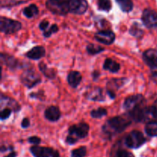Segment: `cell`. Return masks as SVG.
<instances>
[{"instance_id": "1", "label": "cell", "mask_w": 157, "mask_h": 157, "mask_svg": "<svg viewBox=\"0 0 157 157\" xmlns=\"http://www.w3.org/2000/svg\"><path fill=\"white\" fill-rule=\"evenodd\" d=\"M127 116H115L107 120V123L103 126V131L107 135H113L115 133L122 132L128 127L131 123V121Z\"/></svg>"}, {"instance_id": "2", "label": "cell", "mask_w": 157, "mask_h": 157, "mask_svg": "<svg viewBox=\"0 0 157 157\" xmlns=\"http://www.w3.org/2000/svg\"><path fill=\"white\" fill-rule=\"evenodd\" d=\"M89 132L88 124L85 123H80L73 125L68 129V135L66 138V142L68 144H74L79 139H84L87 136Z\"/></svg>"}, {"instance_id": "3", "label": "cell", "mask_w": 157, "mask_h": 157, "mask_svg": "<svg viewBox=\"0 0 157 157\" xmlns=\"http://www.w3.org/2000/svg\"><path fill=\"white\" fill-rule=\"evenodd\" d=\"M46 7L55 15H65L69 12L68 0H48Z\"/></svg>"}, {"instance_id": "4", "label": "cell", "mask_w": 157, "mask_h": 157, "mask_svg": "<svg viewBox=\"0 0 157 157\" xmlns=\"http://www.w3.org/2000/svg\"><path fill=\"white\" fill-rule=\"evenodd\" d=\"M145 136L141 132L133 130L127 135L125 139V144L127 147L131 149H138L146 143Z\"/></svg>"}, {"instance_id": "5", "label": "cell", "mask_w": 157, "mask_h": 157, "mask_svg": "<svg viewBox=\"0 0 157 157\" xmlns=\"http://www.w3.org/2000/svg\"><path fill=\"white\" fill-rule=\"evenodd\" d=\"M21 24L16 20L11 19L6 17L0 18V29L1 32L6 35H10L18 32L21 29Z\"/></svg>"}, {"instance_id": "6", "label": "cell", "mask_w": 157, "mask_h": 157, "mask_svg": "<svg viewBox=\"0 0 157 157\" xmlns=\"http://www.w3.org/2000/svg\"><path fill=\"white\" fill-rule=\"evenodd\" d=\"M21 81L24 86L31 89L41 83V79L39 75L35 72V70H33L32 69H29L25 71L21 74Z\"/></svg>"}, {"instance_id": "7", "label": "cell", "mask_w": 157, "mask_h": 157, "mask_svg": "<svg viewBox=\"0 0 157 157\" xmlns=\"http://www.w3.org/2000/svg\"><path fill=\"white\" fill-rule=\"evenodd\" d=\"M144 105H146V99L144 95L141 94H136V95H130L126 99L124 103V108L127 112H129Z\"/></svg>"}, {"instance_id": "8", "label": "cell", "mask_w": 157, "mask_h": 157, "mask_svg": "<svg viewBox=\"0 0 157 157\" xmlns=\"http://www.w3.org/2000/svg\"><path fill=\"white\" fill-rule=\"evenodd\" d=\"M30 151L35 157H60L59 152L52 148L35 146L31 147Z\"/></svg>"}, {"instance_id": "9", "label": "cell", "mask_w": 157, "mask_h": 157, "mask_svg": "<svg viewBox=\"0 0 157 157\" xmlns=\"http://www.w3.org/2000/svg\"><path fill=\"white\" fill-rule=\"evenodd\" d=\"M142 21L148 29H157V12L150 9H146L143 12Z\"/></svg>"}, {"instance_id": "10", "label": "cell", "mask_w": 157, "mask_h": 157, "mask_svg": "<svg viewBox=\"0 0 157 157\" xmlns=\"http://www.w3.org/2000/svg\"><path fill=\"white\" fill-rule=\"evenodd\" d=\"M69 12L76 15H82L88 8L87 0H68Z\"/></svg>"}, {"instance_id": "11", "label": "cell", "mask_w": 157, "mask_h": 157, "mask_svg": "<svg viewBox=\"0 0 157 157\" xmlns=\"http://www.w3.org/2000/svg\"><path fill=\"white\" fill-rule=\"evenodd\" d=\"M127 82V79L126 78H113V79L110 80L107 84V92L110 98H111L112 99H115V97H116L115 90H117L118 89H120Z\"/></svg>"}, {"instance_id": "12", "label": "cell", "mask_w": 157, "mask_h": 157, "mask_svg": "<svg viewBox=\"0 0 157 157\" xmlns=\"http://www.w3.org/2000/svg\"><path fill=\"white\" fill-rule=\"evenodd\" d=\"M94 38L99 42L104 45H110L114 42L116 36L114 32L111 30H103L96 32Z\"/></svg>"}, {"instance_id": "13", "label": "cell", "mask_w": 157, "mask_h": 157, "mask_svg": "<svg viewBox=\"0 0 157 157\" xmlns=\"http://www.w3.org/2000/svg\"><path fill=\"white\" fill-rule=\"evenodd\" d=\"M143 59L152 69H157V50L156 49H150L146 50L143 54Z\"/></svg>"}, {"instance_id": "14", "label": "cell", "mask_w": 157, "mask_h": 157, "mask_svg": "<svg viewBox=\"0 0 157 157\" xmlns=\"http://www.w3.org/2000/svg\"><path fill=\"white\" fill-rule=\"evenodd\" d=\"M61 111L57 106H52L47 108L44 112V116L51 122H56L61 118Z\"/></svg>"}, {"instance_id": "15", "label": "cell", "mask_w": 157, "mask_h": 157, "mask_svg": "<svg viewBox=\"0 0 157 157\" xmlns=\"http://www.w3.org/2000/svg\"><path fill=\"white\" fill-rule=\"evenodd\" d=\"M44 55H45V49L41 46H35L25 54L26 57L33 60L40 59L44 57Z\"/></svg>"}, {"instance_id": "16", "label": "cell", "mask_w": 157, "mask_h": 157, "mask_svg": "<svg viewBox=\"0 0 157 157\" xmlns=\"http://www.w3.org/2000/svg\"><path fill=\"white\" fill-rule=\"evenodd\" d=\"M86 97L88 99L93 100V101H104L105 99V96L103 93V89L99 87H96L90 91L86 95Z\"/></svg>"}, {"instance_id": "17", "label": "cell", "mask_w": 157, "mask_h": 157, "mask_svg": "<svg viewBox=\"0 0 157 157\" xmlns=\"http://www.w3.org/2000/svg\"><path fill=\"white\" fill-rule=\"evenodd\" d=\"M67 78L69 85L73 88H76L81 82L82 76H81V74L78 71H72V72H69Z\"/></svg>"}, {"instance_id": "18", "label": "cell", "mask_w": 157, "mask_h": 157, "mask_svg": "<svg viewBox=\"0 0 157 157\" xmlns=\"http://www.w3.org/2000/svg\"><path fill=\"white\" fill-rule=\"evenodd\" d=\"M1 59L4 64L6 65V66L9 67L10 69H15L17 68L18 66V62L15 57L9 55L8 54L2 53L1 54Z\"/></svg>"}, {"instance_id": "19", "label": "cell", "mask_w": 157, "mask_h": 157, "mask_svg": "<svg viewBox=\"0 0 157 157\" xmlns=\"http://www.w3.org/2000/svg\"><path fill=\"white\" fill-rule=\"evenodd\" d=\"M104 69L112 73H116L121 69V66L117 62L114 61L112 58H107L104 63Z\"/></svg>"}, {"instance_id": "20", "label": "cell", "mask_w": 157, "mask_h": 157, "mask_svg": "<svg viewBox=\"0 0 157 157\" xmlns=\"http://www.w3.org/2000/svg\"><path fill=\"white\" fill-rule=\"evenodd\" d=\"M38 68H39L40 71L44 74V76H46L47 78H54L56 75V72H55V70L53 69H51V68H48V66H46L45 63H44L43 62H40L38 64Z\"/></svg>"}, {"instance_id": "21", "label": "cell", "mask_w": 157, "mask_h": 157, "mask_svg": "<svg viewBox=\"0 0 157 157\" xmlns=\"http://www.w3.org/2000/svg\"><path fill=\"white\" fill-rule=\"evenodd\" d=\"M23 14L29 18H33L38 14V9L35 4H32L23 9Z\"/></svg>"}, {"instance_id": "22", "label": "cell", "mask_w": 157, "mask_h": 157, "mask_svg": "<svg viewBox=\"0 0 157 157\" xmlns=\"http://www.w3.org/2000/svg\"><path fill=\"white\" fill-rule=\"evenodd\" d=\"M116 2L120 6L121 10L124 12H130L133 8V3L132 0H116Z\"/></svg>"}, {"instance_id": "23", "label": "cell", "mask_w": 157, "mask_h": 157, "mask_svg": "<svg viewBox=\"0 0 157 157\" xmlns=\"http://www.w3.org/2000/svg\"><path fill=\"white\" fill-rule=\"evenodd\" d=\"M145 131L150 136H157V121H150L146 124Z\"/></svg>"}, {"instance_id": "24", "label": "cell", "mask_w": 157, "mask_h": 157, "mask_svg": "<svg viewBox=\"0 0 157 157\" xmlns=\"http://www.w3.org/2000/svg\"><path fill=\"white\" fill-rule=\"evenodd\" d=\"M129 32H130V35L136 37V38H140L144 35V31L137 22H134L129 29Z\"/></svg>"}, {"instance_id": "25", "label": "cell", "mask_w": 157, "mask_h": 157, "mask_svg": "<svg viewBox=\"0 0 157 157\" xmlns=\"http://www.w3.org/2000/svg\"><path fill=\"white\" fill-rule=\"evenodd\" d=\"M2 98H3L6 100V103H1V106H4V105H6V106H10L12 110L15 111V112H18V111L20 110L19 105H18V103H17V102H15V100L12 99H9L6 96H2Z\"/></svg>"}, {"instance_id": "26", "label": "cell", "mask_w": 157, "mask_h": 157, "mask_svg": "<svg viewBox=\"0 0 157 157\" xmlns=\"http://www.w3.org/2000/svg\"><path fill=\"white\" fill-rule=\"evenodd\" d=\"M87 51L90 55H97V54H99L101 52H104V49L101 47V46H98V45L90 43V44L87 45Z\"/></svg>"}, {"instance_id": "27", "label": "cell", "mask_w": 157, "mask_h": 157, "mask_svg": "<svg viewBox=\"0 0 157 157\" xmlns=\"http://www.w3.org/2000/svg\"><path fill=\"white\" fill-rule=\"evenodd\" d=\"M98 6L99 10L109 12L112 7L111 1L110 0H98Z\"/></svg>"}, {"instance_id": "28", "label": "cell", "mask_w": 157, "mask_h": 157, "mask_svg": "<svg viewBox=\"0 0 157 157\" xmlns=\"http://www.w3.org/2000/svg\"><path fill=\"white\" fill-rule=\"evenodd\" d=\"M107 114V109H104V108L100 107L98 109H94L90 112V115H91L92 118L94 119H99L102 118V117L105 116Z\"/></svg>"}, {"instance_id": "29", "label": "cell", "mask_w": 157, "mask_h": 157, "mask_svg": "<svg viewBox=\"0 0 157 157\" xmlns=\"http://www.w3.org/2000/svg\"><path fill=\"white\" fill-rule=\"evenodd\" d=\"M87 153V149L85 146H81L71 152V157H84Z\"/></svg>"}, {"instance_id": "30", "label": "cell", "mask_w": 157, "mask_h": 157, "mask_svg": "<svg viewBox=\"0 0 157 157\" xmlns=\"http://www.w3.org/2000/svg\"><path fill=\"white\" fill-rule=\"evenodd\" d=\"M58 31V26L56 24L52 25L50 27L48 28L47 30H45L44 32H43V35L44 37H50L52 34L55 33Z\"/></svg>"}, {"instance_id": "31", "label": "cell", "mask_w": 157, "mask_h": 157, "mask_svg": "<svg viewBox=\"0 0 157 157\" xmlns=\"http://www.w3.org/2000/svg\"><path fill=\"white\" fill-rule=\"evenodd\" d=\"M12 110L10 108H5V109H2L1 111V120H5L6 119L9 118L11 115Z\"/></svg>"}, {"instance_id": "32", "label": "cell", "mask_w": 157, "mask_h": 157, "mask_svg": "<svg viewBox=\"0 0 157 157\" xmlns=\"http://www.w3.org/2000/svg\"><path fill=\"white\" fill-rule=\"evenodd\" d=\"M150 111L151 116L157 119V99L154 102L153 106H150Z\"/></svg>"}, {"instance_id": "33", "label": "cell", "mask_w": 157, "mask_h": 157, "mask_svg": "<svg viewBox=\"0 0 157 157\" xmlns=\"http://www.w3.org/2000/svg\"><path fill=\"white\" fill-rule=\"evenodd\" d=\"M116 157H134L133 153L126 150H120L117 153Z\"/></svg>"}, {"instance_id": "34", "label": "cell", "mask_w": 157, "mask_h": 157, "mask_svg": "<svg viewBox=\"0 0 157 157\" xmlns=\"http://www.w3.org/2000/svg\"><path fill=\"white\" fill-rule=\"evenodd\" d=\"M29 142L32 144L34 145H38L41 143V139L38 136H32L29 138Z\"/></svg>"}, {"instance_id": "35", "label": "cell", "mask_w": 157, "mask_h": 157, "mask_svg": "<svg viewBox=\"0 0 157 157\" xmlns=\"http://www.w3.org/2000/svg\"><path fill=\"white\" fill-rule=\"evenodd\" d=\"M49 27V22L46 20H43L40 22L39 24V28L41 30H42L43 32H44L45 30H47L48 28Z\"/></svg>"}, {"instance_id": "36", "label": "cell", "mask_w": 157, "mask_h": 157, "mask_svg": "<svg viewBox=\"0 0 157 157\" xmlns=\"http://www.w3.org/2000/svg\"><path fill=\"white\" fill-rule=\"evenodd\" d=\"M21 127L24 128V129H26V128L29 127V126H30V121H29V119L28 118L23 119L22 121H21Z\"/></svg>"}, {"instance_id": "37", "label": "cell", "mask_w": 157, "mask_h": 157, "mask_svg": "<svg viewBox=\"0 0 157 157\" xmlns=\"http://www.w3.org/2000/svg\"><path fill=\"white\" fill-rule=\"evenodd\" d=\"M151 78H152V79L155 82V83H157V69H152Z\"/></svg>"}, {"instance_id": "38", "label": "cell", "mask_w": 157, "mask_h": 157, "mask_svg": "<svg viewBox=\"0 0 157 157\" xmlns=\"http://www.w3.org/2000/svg\"><path fill=\"white\" fill-rule=\"evenodd\" d=\"M100 75V72H98V71H94V72L92 73V77H93L94 80H96L97 78H98Z\"/></svg>"}, {"instance_id": "39", "label": "cell", "mask_w": 157, "mask_h": 157, "mask_svg": "<svg viewBox=\"0 0 157 157\" xmlns=\"http://www.w3.org/2000/svg\"><path fill=\"white\" fill-rule=\"evenodd\" d=\"M16 155H17L16 152H14V151H12V152H11L10 153L8 154V155L5 157H16Z\"/></svg>"}]
</instances>
